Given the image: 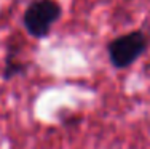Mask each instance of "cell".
<instances>
[{
  "mask_svg": "<svg viewBox=\"0 0 150 149\" xmlns=\"http://www.w3.org/2000/svg\"><path fill=\"white\" fill-rule=\"evenodd\" d=\"M61 6L54 0H35L24 13V26L34 37H43L58 21Z\"/></svg>",
  "mask_w": 150,
  "mask_h": 149,
  "instance_id": "1",
  "label": "cell"
},
{
  "mask_svg": "<svg viewBox=\"0 0 150 149\" xmlns=\"http://www.w3.org/2000/svg\"><path fill=\"white\" fill-rule=\"evenodd\" d=\"M145 47H147V40L141 31L121 35V37L112 40L109 45L110 61L115 67H126L133 64L144 53Z\"/></svg>",
  "mask_w": 150,
  "mask_h": 149,
  "instance_id": "2",
  "label": "cell"
}]
</instances>
